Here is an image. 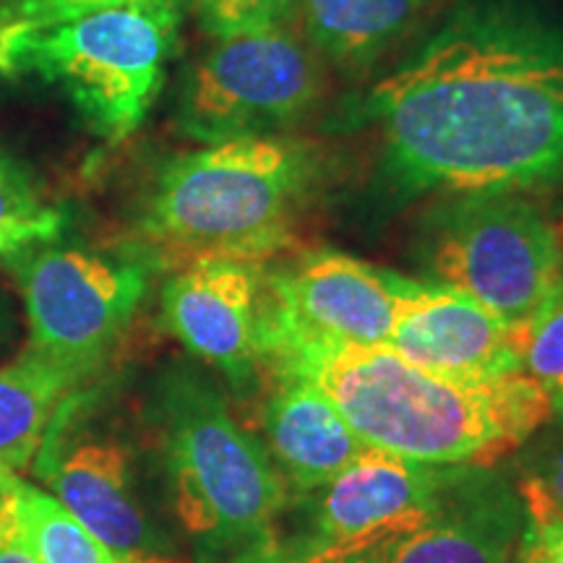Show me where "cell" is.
I'll return each instance as SVG.
<instances>
[{
  "label": "cell",
  "mask_w": 563,
  "mask_h": 563,
  "mask_svg": "<svg viewBox=\"0 0 563 563\" xmlns=\"http://www.w3.org/2000/svg\"><path fill=\"white\" fill-rule=\"evenodd\" d=\"M402 196L527 194L563 175V37L462 11L357 102Z\"/></svg>",
  "instance_id": "6da1fadb"
},
{
  "label": "cell",
  "mask_w": 563,
  "mask_h": 563,
  "mask_svg": "<svg viewBox=\"0 0 563 563\" xmlns=\"http://www.w3.org/2000/svg\"><path fill=\"white\" fill-rule=\"evenodd\" d=\"M262 365L316 386L365 446L431 467L490 470L559 418L527 373L456 382L384 344H272Z\"/></svg>",
  "instance_id": "7a4b0ae2"
},
{
  "label": "cell",
  "mask_w": 563,
  "mask_h": 563,
  "mask_svg": "<svg viewBox=\"0 0 563 563\" xmlns=\"http://www.w3.org/2000/svg\"><path fill=\"white\" fill-rule=\"evenodd\" d=\"M313 165L300 141L274 133L207 144L165 162L139 220L152 264H264L292 243Z\"/></svg>",
  "instance_id": "3957f363"
},
{
  "label": "cell",
  "mask_w": 563,
  "mask_h": 563,
  "mask_svg": "<svg viewBox=\"0 0 563 563\" xmlns=\"http://www.w3.org/2000/svg\"><path fill=\"white\" fill-rule=\"evenodd\" d=\"M152 420L175 514L201 563H245L269 551L290 498L287 483L220 389L178 365L157 382Z\"/></svg>",
  "instance_id": "277c9868"
},
{
  "label": "cell",
  "mask_w": 563,
  "mask_h": 563,
  "mask_svg": "<svg viewBox=\"0 0 563 563\" xmlns=\"http://www.w3.org/2000/svg\"><path fill=\"white\" fill-rule=\"evenodd\" d=\"M183 0H129L47 30L0 37V76L60 87L97 136L141 129L178 47Z\"/></svg>",
  "instance_id": "5b68a950"
},
{
  "label": "cell",
  "mask_w": 563,
  "mask_h": 563,
  "mask_svg": "<svg viewBox=\"0 0 563 563\" xmlns=\"http://www.w3.org/2000/svg\"><path fill=\"white\" fill-rule=\"evenodd\" d=\"M422 262L431 282L525 323L563 277V235L527 194H462L428 214Z\"/></svg>",
  "instance_id": "8992f818"
},
{
  "label": "cell",
  "mask_w": 563,
  "mask_h": 563,
  "mask_svg": "<svg viewBox=\"0 0 563 563\" xmlns=\"http://www.w3.org/2000/svg\"><path fill=\"white\" fill-rule=\"evenodd\" d=\"M30 323V350L87 378L150 290L152 258L79 245H37L5 258Z\"/></svg>",
  "instance_id": "52a82bcc"
},
{
  "label": "cell",
  "mask_w": 563,
  "mask_h": 563,
  "mask_svg": "<svg viewBox=\"0 0 563 563\" xmlns=\"http://www.w3.org/2000/svg\"><path fill=\"white\" fill-rule=\"evenodd\" d=\"M321 91L313 47L285 24L222 37L188 74L178 129L201 144L269 136L306 115Z\"/></svg>",
  "instance_id": "ba28073f"
},
{
  "label": "cell",
  "mask_w": 563,
  "mask_h": 563,
  "mask_svg": "<svg viewBox=\"0 0 563 563\" xmlns=\"http://www.w3.org/2000/svg\"><path fill=\"white\" fill-rule=\"evenodd\" d=\"M464 467H431L368 449L311 496L287 543L245 563H311L382 551L428 522Z\"/></svg>",
  "instance_id": "9c48e42d"
},
{
  "label": "cell",
  "mask_w": 563,
  "mask_h": 563,
  "mask_svg": "<svg viewBox=\"0 0 563 563\" xmlns=\"http://www.w3.org/2000/svg\"><path fill=\"white\" fill-rule=\"evenodd\" d=\"M30 467L47 493L121 559L154 555L159 548L141 504L129 443L89 426V391L76 386L63 399Z\"/></svg>",
  "instance_id": "30bf717a"
},
{
  "label": "cell",
  "mask_w": 563,
  "mask_h": 563,
  "mask_svg": "<svg viewBox=\"0 0 563 563\" xmlns=\"http://www.w3.org/2000/svg\"><path fill=\"white\" fill-rule=\"evenodd\" d=\"M412 279L340 251H316L279 274H266L264 342L357 344L389 342Z\"/></svg>",
  "instance_id": "8fae6325"
},
{
  "label": "cell",
  "mask_w": 563,
  "mask_h": 563,
  "mask_svg": "<svg viewBox=\"0 0 563 563\" xmlns=\"http://www.w3.org/2000/svg\"><path fill=\"white\" fill-rule=\"evenodd\" d=\"M264 264L196 258L162 287V323L199 361L245 389L262 368Z\"/></svg>",
  "instance_id": "7c38bea8"
},
{
  "label": "cell",
  "mask_w": 563,
  "mask_h": 563,
  "mask_svg": "<svg viewBox=\"0 0 563 563\" xmlns=\"http://www.w3.org/2000/svg\"><path fill=\"white\" fill-rule=\"evenodd\" d=\"M519 327L454 287L412 279L384 347L422 371L485 382L525 373Z\"/></svg>",
  "instance_id": "4fadbf2b"
},
{
  "label": "cell",
  "mask_w": 563,
  "mask_h": 563,
  "mask_svg": "<svg viewBox=\"0 0 563 563\" xmlns=\"http://www.w3.org/2000/svg\"><path fill=\"white\" fill-rule=\"evenodd\" d=\"M522 530L517 488L493 467H464L433 517L386 548L382 563H511Z\"/></svg>",
  "instance_id": "5bb4252c"
},
{
  "label": "cell",
  "mask_w": 563,
  "mask_h": 563,
  "mask_svg": "<svg viewBox=\"0 0 563 563\" xmlns=\"http://www.w3.org/2000/svg\"><path fill=\"white\" fill-rule=\"evenodd\" d=\"M264 405V433L279 475L298 493H313L371 446L357 439L340 410L298 376L274 373Z\"/></svg>",
  "instance_id": "9a60e30c"
},
{
  "label": "cell",
  "mask_w": 563,
  "mask_h": 563,
  "mask_svg": "<svg viewBox=\"0 0 563 563\" xmlns=\"http://www.w3.org/2000/svg\"><path fill=\"white\" fill-rule=\"evenodd\" d=\"M426 0H300L308 45L350 68L382 58L418 21Z\"/></svg>",
  "instance_id": "2e32d148"
},
{
  "label": "cell",
  "mask_w": 563,
  "mask_h": 563,
  "mask_svg": "<svg viewBox=\"0 0 563 563\" xmlns=\"http://www.w3.org/2000/svg\"><path fill=\"white\" fill-rule=\"evenodd\" d=\"M81 378L26 347L0 365V467L21 473L37 454L55 410Z\"/></svg>",
  "instance_id": "e0dca14e"
},
{
  "label": "cell",
  "mask_w": 563,
  "mask_h": 563,
  "mask_svg": "<svg viewBox=\"0 0 563 563\" xmlns=\"http://www.w3.org/2000/svg\"><path fill=\"white\" fill-rule=\"evenodd\" d=\"M0 496L16 517L42 563H123L97 534L63 506L53 493L0 467Z\"/></svg>",
  "instance_id": "ac0fdd59"
},
{
  "label": "cell",
  "mask_w": 563,
  "mask_h": 563,
  "mask_svg": "<svg viewBox=\"0 0 563 563\" xmlns=\"http://www.w3.org/2000/svg\"><path fill=\"white\" fill-rule=\"evenodd\" d=\"M63 228L66 211L47 201L37 183L0 152V262L55 243Z\"/></svg>",
  "instance_id": "d6986e66"
},
{
  "label": "cell",
  "mask_w": 563,
  "mask_h": 563,
  "mask_svg": "<svg viewBox=\"0 0 563 563\" xmlns=\"http://www.w3.org/2000/svg\"><path fill=\"white\" fill-rule=\"evenodd\" d=\"M522 371L553 399L555 415L563 412V277L532 319L519 327Z\"/></svg>",
  "instance_id": "ffe728a7"
},
{
  "label": "cell",
  "mask_w": 563,
  "mask_h": 563,
  "mask_svg": "<svg viewBox=\"0 0 563 563\" xmlns=\"http://www.w3.org/2000/svg\"><path fill=\"white\" fill-rule=\"evenodd\" d=\"M517 493L525 504V514L563 517V412L527 456Z\"/></svg>",
  "instance_id": "44dd1931"
},
{
  "label": "cell",
  "mask_w": 563,
  "mask_h": 563,
  "mask_svg": "<svg viewBox=\"0 0 563 563\" xmlns=\"http://www.w3.org/2000/svg\"><path fill=\"white\" fill-rule=\"evenodd\" d=\"M203 30L217 40L285 24L300 0H194Z\"/></svg>",
  "instance_id": "7402d4cb"
},
{
  "label": "cell",
  "mask_w": 563,
  "mask_h": 563,
  "mask_svg": "<svg viewBox=\"0 0 563 563\" xmlns=\"http://www.w3.org/2000/svg\"><path fill=\"white\" fill-rule=\"evenodd\" d=\"M129 0H0V37L37 32Z\"/></svg>",
  "instance_id": "603a6c76"
},
{
  "label": "cell",
  "mask_w": 563,
  "mask_h": 563,
  "mask_svg": "<svg viewBox=\"0 0 563 563\" xmlns=\"http://www.w3.org/2000/svg\"><path fill=\"white\" fill-rule=\"evenodd\" d=\"M525 530L530 532L540 563H563V517L525 514Z\"/></svg>",
  "instance_id": "cb8c5ba5"
},
{
  "label": "cell",
  "mask_w": 563,
  "mask_h": 563,
  "mask_svg": "<svg viewBox=\"0 0 563 563\" xmlns=\"http://www.w3.org/2000/svg\"><path fill=\"white\" fill-rule=\"evenodd\" d=\"M0 563H42L3 496H0Z\"/></svg>",
  "instance_id": "d4e9b609"
},
{
  "label": "cell",
  "mask_w": 563,
  "mask_h": 563,
  "mask_svg": "<svg viewBox=\"0 0 563 563\" xmlns=\"http://www.w3.org/2000/svg\"><path fill=\"white\" fill-rule=\"evenodd\" d=\"M511 563H540L538 551H534V543L527 530H522V538H519V548H517V553H514Z\"/></svg>",
  "instance_id": "484cf974"
},
{
  "label": "cell",
  "mask_w": 563,
  "mask_h": 563,
  "mask_svg": "<svg viewBox=\"0 0 563 563\" xmlns=\"http://www.w3.org/2000/svg\"><path fill=\"white\" fill-rule=\"evenodd\" d=\"M386 548L382 551H368V553H357V555H340V559H327V561H311V563H382Z\"/></svg>",
  "instance_id": "4316f807"
},
{
  "label": "cell",
  "mask_w": 563,
  "mask_h": 563,
  "mask_svg": "<svg viewBox=\"0 0 563 563\" xmlns=\"http://www.w3.org/2000/svg\"><path fill=\"white\" fill-rule=\"evenodd\" d=\"M9 329H11V313H9V306H5V300L0 298V340H5Z\"/></svg>",
  "instance_id": "83f0119b"
},
{
  "label": "cell",
  "mask_w": 563,
  "mask_h": 563,
  "mask_svg": "<svg viewBox=\"0 0 563 563\" xmlns=\"http://www.w3.org/2000/svg\"><path fill=\"white\" fill-rule=\"evenodd\" d=\"M123 563H167V561L154 559V555H133V559H123Z\"/></svg>",
  "instance_id": "f1b7e54d"
}]
</instances>
